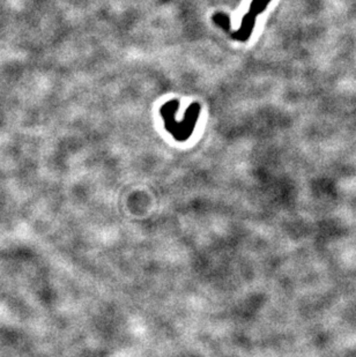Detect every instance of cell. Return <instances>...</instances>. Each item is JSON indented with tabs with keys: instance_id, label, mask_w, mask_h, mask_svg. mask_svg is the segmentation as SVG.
I'll return each instance as SVG.
<instances>
[{
	"instance_id": "6da1fadb",
	"label": "cell",
	"mask_w": 356,
	"mask_h": 357,
	"mask_svg": "<svg viewBox=\"0 0 356 357\" xmlns=\"http://www.w3.org/2000/svg\"><path fill=\"white\" fill-rule=\"evenodd\" d=\"M180 108V101L172 100L167 102L161 106V116L164 122L167 131L170 132L172 137L177 141H186L192 135L195 124L198 122L200 115V105L198 103H192L184 115V119L182 122H177L175 115Z\"/></svg>"
},
{
	"instance_id": "7a4b0ae2",
	"label": "cell",
	"mask_w": 356,
	"mask_h": 357,
	"mask_svg": "<svg viewBox=\"0 0 356 357\" xmlns=\"http://www.w3.org/2000/svg\"><path fill=\"white\" fill-rule=\"evenodd\" d=\"M255 26H256V16L250 14V13H247V14L243 16L241 27H239L238 30H236L235 33L231 34V36H233V38L236 39V41L246 42L251 37L253 29H255Z\"/></svg>"
},
{
	"instance_id": "3957f363",
	"label": "cell",
	"mask_w": 356,
	"mask_h": 357,
	"mask_svg": "<svg viewBox=\"0 0 356 357\" xmlns=\"http://www.w3.org/2000/svg\"><path fill=\"white\" fill-rule=\"evenodd\" d=\"M272 0H252L250 7H249V13L252 15H259L260 13L266 10V7Z\"/></svg>"
},
{
	"instance_id": "277c9868",
	"label": "cell",
	"mask_w": 356,
	"mask_h": 357,
	"mask_svg": "<svg viewBox=\"0 0 356 357\" xmlns=\"http://www.w3.org/2000/svg\"><path fill=\"white\" fill-rule=\"evenodd\" d=\"M213 22L226 31H228L230 29L229 16L227 14H224V13H215V14L213 15Z\"/></svg>"
}]
</instances>
